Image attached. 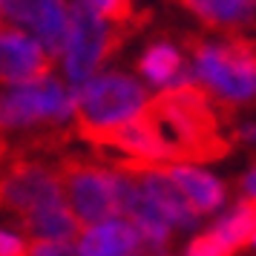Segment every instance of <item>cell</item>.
<instances>
[{"mask_svg": "<svg viewBox=\"0 0 256 256\" xmlns=\"http://www.w3.org/2000/svg\"><path fill=\"white\" fill-rule=\"evenodd\" d=\"M55 170L60 178V190L70 198L75 219L81 224L92 228L118 213L116 176L106 164H98L84 156H64L55 164Z\"/></svg>", "mask_w": 256, "mask_h": 256, "instance_id": "5b68a950", "label": "cell"}, {"mask_svg": "<svg viewBox=\"0 0 256 256\" xmlns=\"http://www.w3.org/2000/svg\"><path fill=\"white\" fill-rule=\"evenodd\" d=\"M81 256H144V239L127 219H106L81 236Z\"/></svg>", "mask_w": 256, "mask_h": 256, "instance_id": "30bf717a", "label": "cell"}, {"mask_svg": "<svg viewBox=\"0 0 256 256\" xmlns=\"http://www.w3.org/2000/svg\"><path fill=\"white\" fill-rule=\"evenodd\" d=\"M138 20L116 24L95 9L86 0H70L66 3V40H64V72L70 78L72 90H78L106 60L116 55V49L124 44V38L136 29Z\"/></svg>", "mask_w": 256, "mask_h": 256, "instance_id": "3957f363", "label": "cell"}, {"mask_svg": "<svg viewBox=\"0 0 256 256\" xmlns=\"http://www.w3.org/2000/svg\"><path fill=\"white\" fill-rule=\"evenodd\" d=\"M141 75L156 86H176L184 81H196L193 72L184 70V58L173 44H152L144 49V55L138 60Z\"/></svg>", "mask_w": 256, "mask_h": 256, "instance_id": "5bb4252c", "label": "cell"}, {"mask_svg": "<svg viewBox=\"0 0 256 256\" xmlns=\"http://www.w3.org/2000/svg\"><path fill=\"white\" fill-rule=\"evenodd\" d=\"M141 116L162 141L164 164L219 162L230 152V141L222 136L219 106L196 81L162 90L144 104Z\"/></svg>", "mask_w": 256, "mask_h": 256, "instance_id": "6da1fadb", "label": "cell"}, {"mask_svg": "<svg viewBox=\"0 0 256 256\" xmlns=\"http://www.w3.org/2000/svg\"><path fill=\"white\" fill-rule=\"evenodd\" d=\"M110 170L116 176L118 213H124L130 224L141 233L144 256H173V224L167 222V216L156 208V202L141 190V184L130 173L116 170V167Z\"/></svg>", "mask_w": 256, "mask_h": 256, "instance_id": "52a82bcc", "label": "cell"}, {"mask_svg": "<svg viewBox=\"0 0 256 256\" xmlns=\"http://www.w3.org/2000/svg\"><path fill=\"white\" fill-rule=\"evenodd\" d=\"M242 190L248 193V196H254V198H256V167L242 178Z\"/></svg>", "mask_w": 256, "mask_h": 256, "instance_id": "d6986e66", "label": "cell"}, {"mask_svg": "<svg viewBox=\"0 0 256 256\" xmlns=\"http://www.w3.org/2000/svg\"><path fill=\"white\" fill-rule=\"evenodd\" d=\"M210 233H213L230 254L248 248L256 236V198L254 196L242 198L224 219L216 222V224L210 228Z\"/></svg>", "mask_w": 256, "mask_h": 256, "instance_id": "9a60e30c", "label": "cell"}, {"mask_svg": "<svg viewBox=\"0 0 256 256\" xmlns=\"http://www.w3.org/2000/svg\"><path fill=\"white\" fill-rule=\"evenodd\" d=\"M55 70V58L18 26H0V86L29 84L46 78Z\"/></svg>", "mask_w": 256, "mask_h": 256, "instance_id": "9c48e42d", "label": "cell"}, {"mask_svg": "<svg viewBox=\"0 0 256 256\" xmlns=\"http://www.w3.org/2000/svg\"><path fill=\"white\" fill-rule=\"evenodd\" d=\"M0 14L18 29H29L49 58L64 55L66 0H0Z\"/></svg>", "mask_w": 256, "mask_h": 256, "instance_id": "ba28073f", "label": "cell"}, {"mask_svg": "<svg viewBox=\"0 0 256 256\" xmlns=\"http://www.w3.org/2000/svg\"><path fill=\"white\" fill-rule=\"evenodd\" d=\"M52 202H64L55 164L29 156H12L0 170V210L14 213L20 222L32 210Z\"/></svg>", "mask_w": 256, "mask_h": 256, "instance_id": "8992f818", "label": "cell"}, {"mask_svg": "<svg viewBox=\"0 0 256 256\" xmlns=\"http://www.w3.org/2000/svg\"><path fill=\"white\" fill-rule=\"evenodd\" d=\"M250 244H256V236H254V242H250Z\"/></svg>", "mask_w": 256, "mask_h": 256, "instance_id": "ffe728a7", "label": "cell"}, {"mask_svg": "<svg viewBox=\"0 0 256 256\" xmlns=\"http://www.w3.org/2000/svg\"><path fill=\"white\" fill-rule=\"evenodd\" d=\"M164 170L178 184V190L184 193V198L190 202V208L196 210L198 216L213 213V210H219L224 204V184L216 176L204 173L198 167H190V164H164Z\"/></svg>", "mask_w": 256, "mask_h": 256, "instance_id": "8fae6325", "label": "cell"}, {"mask_svg": "<svg viewBox=\"0 0 256 256\" xmlns=\"http://www.w3.org/2000/svg\"><path fill=\"white\" fill-rule=\"evenodd\" d=\"M86 3H92L104 18L116 20V24H130V20H136V18H132V0H86Z\"/></svg>", "mask_w": 256, "mask_h": 256, "instance_id": "2e32d148", "label": "cell"}, {"mask_svg": "<svg viewBox=\"0 0 256 256\" xmlns=\"http://www.w3.org/2000/svg\"><path fill=\"white\" fill-rule=\"evenodd\" d=\"M216 32H242L254 24V0H176Z\"/></svg>", "mask_w": 256, "mask_h": 256, "instance_id": "7c38bea8", "label": "cell"}, {"mask_svg": "<svg viewBox=\"0 0 256 256\" xmlns=\"http://www.w3.org/2000/svg\"><path fill=\"white\" fill-rule=\"evenodd\" d=\"M0 18H3V14H0Z\"/></svg>", "mask_w": 256, "mask_h": 256, "instance_id": "44dd1931", "label": "cell"}, {"mask_svg": "<svg viewBox=\"0 0 256 256\" xmlns=\"http://www.w3.org/2000/svg\"><path fill=\"white\" fill-rule=\"evenodd\" d=\"M193 55V78L208 95L230 112L233 106L256 98V46L254 40L236 35L224 44H210L198 38L184 40Z\"/></svg>", "mask_w": 256, "mask_h": 256, "instance_id": "7a4b0ae2", "label": "cell"}, {"mask_svg": "<svg viewBox=\"0 0 256 256\" xmlns=\"http://www.w3.org/2000/svg\"><path fill=\"white\" fill-rule=\"evenodd\" d=\"M20 224L35 239H46V242H72L78 239V230H81V222L72 216L64 202H52L32 210L29 216L20 219Z\"/></svg>", "mask_w": 256, "mask_h": 256, "instance_id": "4fadbf2b", "label": "cell"}, {"mask_svg": "<svg viewBox=\"0 0 256 256\" xmlns=\"http://www.w3.org/2000/svg\"><path fill=\"white\" fill-rule=\"evenodd\" d=\"M147 101V90L127 72L92 75L78 90H72L75 132L84 141H92L95 136L136 118Z\"/></svg>", "mask_w": 256, "mask_h": 256, "instance_id": "277c9868", "label": "cell"}, {"mask_svg": "<svg viewBox=\"0 0 256 256\" xmlns=\"http://www.w3.org/2000/svg\"><path fill=\"white\" fill-rule=\"evenodd\" d=\"M26 256H81L70 242H46V239H32L26 248Z\"/></svg>", "mask_w": 256, "mask_h": 256, "instance_id": "e0dca14e", "label": "cell"}, {"mask_svg": "<svg viewBox=\"0 0 256 256\" xmlns=\"http://www.w3.org/2000/svg\"><path fill=\"white\" fill-rule=\"evenodd\" d=\"M26 248H29V242L24 236L0 230V256H26Z\"/></svg>", "mask_w": 256, "mask_h": 256, "instance_id": "ac0fdd59", "label": "cell"}]
</instances>
